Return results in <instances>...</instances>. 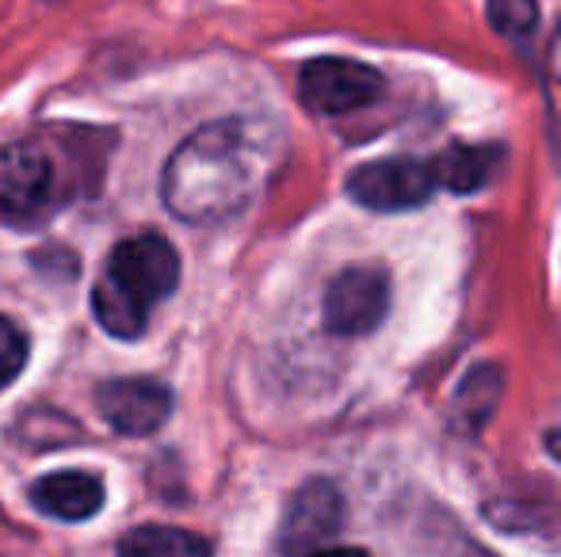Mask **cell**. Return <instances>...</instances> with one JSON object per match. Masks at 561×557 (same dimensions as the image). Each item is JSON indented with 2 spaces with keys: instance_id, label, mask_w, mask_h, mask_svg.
I'll return each instance as SVG.
<instances>
[{
  "instance_id": "cell-16",
  "label": "cell",
  "mask_w": 561,
  "mask_h": 557,
  "mask_svg": "<svg viewBox=\"0 0 561 557\" xmlns=\"http://www.w3.org/2000/svg\"><path fill=\"white\" fill-rule=\"evenodd\" d=\"M547 451L554 454V459L561 462V428H554V431H550V436H547Z\"/></svg>"
},
{
  "instance_id": "cell-14",
  "label": "cell",
  "mask_w": 561,
  "mask_h": 557,
  "mask_svg": "<svg viewBox=\"0 0 561 557\" xmlns=\"http://www.w3.org/2000/svg\"><path fill=\"white\" fill-rule=\"evenodd\" d=\"M27 356H31V340L23 333V325L0 313V390H8L20 379V371L27 367Z\"/></svg>"
},
{
  "instance_id": "cell-10",
  "label": "cell",
  "mask_w": 561,
  "mask_h": 557,
  "mask_svg": "<svg viewBox=\"0 0 561 557\" xmlns=\"http://www.w3.org/2000/svg\"><path fill=\"white\" fill-rule=\"evenodd\" d=\"M501 146H450L444 153L432 156V172H436V187H447L455 195H470L493 179L496 164H501Z\"/></svg>"
},
{
  "instance_id": "cell-11",
  "label": "cell",
  "mask_w": 561,
  "mask_h": 557,
  "mask_svg": "<svg viewBox=\"0 0 561 557\" xmlns=\"http://www.w3.org/2000/svg\"><path fill=\"white\" fill-rule=\"evenodd\" d=\"M504 394V379H501V367L485 363V367H473L466 374V382L458 386L455 394V409H450V423L466 436L485 428V420L496 413V402Z\"/></svg>"
},
{
  "instance_id": "cell-7",
  "label": "cell",
  "mask_w": 561,
  "mask_h": 557,
  "mask_svg": "<svg viewBox=\"0 0 561 557\" xmlns=\"http://www.w3.org/2000/svg\"><path fill=\"white\" fill-rule=\"evenodd\" d=\"M344 531V497L333 481L313 477L290 497L287 512L279 523V550L283 554H306L321 550Z\"/></svg>"
},
{
  "instance_id": "cell-4",
  "label": "cell",
  "mask_w": 561,
  "mask_h": 557,
  "mask_svg": "<svg viewBox=\"0 0 561 557\" xmlns=\"http://www.w3.org/2000/svg\"><path fill=\"white\" fill-rule=\"evenodd\" d=\"M347 195L367 210H413L436 195V172L432 161H416V156H386V161H370L347 176Z\"/></svg>"
},
{
  "instance_id": "cell-3",
  "label": "cell",
  "mask_w": 561,
  "mask_h": 557,
  "mask_svg": "<svg viewBox=\"0 0 561 557\" xmlns=\"http://www.w3.org/2000/svg\"><path fill=\"white\" fill-rule=\"evenodd\" d=\"M180 256L161 233H134L112 248L96 290H92V317L104 333L118 340H138L149 325L157 302L176 290Z\"/></svg>"
},
{
  "instance_id": "cell-13",
  "label": "cell",
  "mask_w": 561,
  "mask_h": 557,
  "mask_svg": "<svg viewBox=\"0 0 561 557\" xmlns=\"http://www.w3.org/2000/svg\"><path fill=\"white\" fill-rule=\"evenodd\" d=\"M489 23L504 38H527L539 23L535 0H489Z\"/></svg>"
},
{
  "instance_id": "cell-5",
  "label": "cell",
  "mask_w": 561,
  "mask_h": 557,
  "mask_svg": "<svg viewBox=\"0 0 561 557\" xmlns=\"http://www.w3.org/2000/svg\"><path fill=\"white\" fill-rule=\"evenodd\" d=\"M382 73L352 58H313L298 73L302 104L318 115H347L382 96Z\"/></svg>"
},
{
  "instance_id": "cell-8",
  "label": "cell",
  "mask_w": 561,
  "mask_h": 557,
  "mask_svg": "<svg viewBox=\"0 0 561 557\" xmlns=\"http://www.w3.org/2000/svg\"><path fill=\"white\" fill-rule=\"evenodd\" d=\"M96 405L118 436H153L172 417V390L157 379H107L96 386Z\"/></svg>"
},
{
  "instance_id": "cell-2",
  "label": "cell",
  "mask_w": 561,
  "mask_h": 557,
  "mask_svg": "<svg viewBox=\"0 0 561 557\" xmlns=\"http://www.w3.org/2000/svg\"><path fill=\"white\" fill-rule=\"evenodd\" d=\"M115 135L54 127L0 146V225H46L77 195H96Z\"/></svg>"
},
{
  "instance_id": "cell-15",
  "label": "cell",
  "mask_w": 561,
  "mask_h": 557,
  "mask_svg": "<svg viewBox=\"0 0 561 557\" xmlns=\"http://www.w3.org/2000/svg\"><path fill=\"white\" fill-rule=\"evenodd\" d=\"M550 107H554V127L561 138V31L554 38V50H550Z\"/></svg>"
},
{
  "instance_id": "cell-1",
  "label": "cell",
  "mask_w": 561,
  "mask_h": 557,
  "mask_svg": "<svg viewBox=\"0 0 561 557\" xmlns=\"http://www.w3.org/2000/svg\"><path fill=\"white\" fill-rule=\"evenodd\" d=\"M287 161V130L264 115H226L180 141L161 199L180 222L222 225L252 207Z\"/></svg>"
},
{
  "instance_id": "cell-6",
  "label": "cell",
  "mask_w": 561,
  "mask_h": 557,
  "mask_svg": "<svg viewBox=\"0 0 561 557\" xmlns=\"http://www.w3.org/2000/svg\"><path fill=\"white\" fill-rule=\"evenodd\" d=\"M390 310V279L382 268L355 264L344 268L325 290V328L333 336H367Z\"/></svg>"
},
{
  "instance_id": "cell-9",
  "label": "cell",
  "mask_w": 561,
  "mask_h": 557,
  "mask_svg": "<svg viewBox=\"0 0 561 557\" xmlns=\"http://www.w3.org/2000/svg\"><path fill=\"white\" fill-rule=\"evenodd\" d=\"M31 504L61 523H81L104 508V481L89 469H61L31 485Z\"/></svg>"
},
{
  "instance_id": "cell-12",
  "label": "cell",
  "mask_w": 561,
  "mask_h": 557,
  "mask_svg": "<svg viewBox=\"0 0 561 557\" xmlns=\"http://www.w3.org/2000/svg\"><path fill=\"white\" fill-rule=\"evenodd\" d=\"M118 554H130V557H157V554H210V538L192 535V531H180V527H146L130 531V535L118 543Z\"/></svg>"
}]
</instances>
